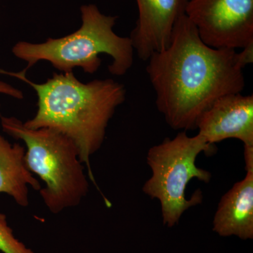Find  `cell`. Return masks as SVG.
<instances>
[{
	"label": "cell",
	"instance_id": "6da1fadb",
	"mask_svg": "<svg viewBox=\"0 0 253 253\" xmlns=\"http://www.w3.org/2000/svg\"><path fill=\"white\" fill-rule=\"evenodd\" d=\"M236 51L205 44L186 14L176 21L166 49L148 59L146 73L156 104L174 130L196 129L200 116L216 100L241 93L246 86Z\"/></svg>",
	"mask_w": 253,
	"mask_h": 253
},
{
	"label": "cell",
	"instance_id": "7a4b0ae2",
	"mask_svg": "<svg viewBox=\"0 0 253 253\" xmlns=\"http://www.w3.org/2000/svg\"><path fill=\"white\" fill-rule=\"evenodd\" d=\"M0 74L17 78L34 89L38 111L24 126L29 129L48 127L63 133L77 146L89 179L94 182L90 158L104 143L106 129L118 106L124 103L126 89L112 79L82 83L73 72L54 73L44 83H36L25 71Z\"/></svg>",
	"mask_w": 253,
	"mask_h": 253
},
{
	"label": "cell",
	"instance_id": "3957f363",
	"mask_svg": "<svg viewBox=\"0 0 253 253\" xmlns=\"http://www.w3.org/2000/svg\"><path fill=\"white\" fill-rule=\"evenodd\" d=\"M82 25L71 34L60 38H49L45 42L35 44L20 41L12 48L13 54L27 62L23 71L41 61H48L62 73L81 68L94 74L101 65L99 55L112 58L109 71L113 76H124L134 63V49L130 38L118 36L113 28L118 16L103 14L95 4L81 6Z\"/></svg>",
	"mask_w": 253,
	"mask_h": 253
},
{
	"label": "cell",
	"instance_id": "277c9868",
	"mask_svg": "<svg viewBox=\"0 0 253 253\" xmlns=\"http://www.w3.org/2000/svg\"><path fill=\"white\" fill-rule=\"evenodd\" d=\"M0 118L2 130L26 144L25 163L44 183L39 192L50 212L59 214L81 204L89 184L75 143L51 128L29 129L18 118Z\"/></svg>",
	"mask_w": 253,
	"mask_h": 253
},
{
	"label": "cell",
	"instance_id": "5b68a950",
	"mask_svg": "<svg viewBox=\"0 0 253 253\" xmlns=\"http://www.w3.org/2000/svg\"><path fill=\"white\" fill-rule=\"evenodd\" d=\"M216 151L215 145L208 144L199 134L189 136L185 131L150 148L146 161L152 175L142 190L151 199L159 201L164 225H176L186 211L202 203L201 190L186 199V186L194 178L205 183L211 181V173L197 167L196 161L201 153L211 156Z\"/></svg>",
	"mask_w": 253,
	"mask_h": 253
},
{
	"label": "cell",
	"instance_id": "8992f818",
	"mask_svg": "<svg viewBox=\"0 0 253 253\" xmlns=\"http://www.w3.org/2000/svg\"><path fill=\"white\" fill-rule=\"evenodd\" d=\"M185 14L211 47L236 50L253 42V0H189Z\"/></svg>",
	"mask_w": 253,
	"mask_h": 253
},
{
	"label": "cell",
	"instance_id": "52a82bcc",
	"mask_svg": "<svg viewBox=\"0 0 253 253\" xmlns=\"http://www.w3.org/2000/svg\"><path fill=\"white\" fill-rule=\"evenodd\" d=\"M196 129L209 144L236 139L253 146V95L221 96L201 114Z\"/></svg>",
	"mask_w": 253,
	"mask_h": 253
},
{
	"label": "cell",
	"instance_id": "ba28073f",
	"mask_svg": "<svg viewBox=\"0 0 253 253\" xmlns=\"http://www.w3.org/2000/svg\"><path fill=\"white\" fill-rule=\"evenodd\" d=\"M189 0H136L138 15L130 38L138 57L147 61L169 45L176 21L185 14Z\"/></svg>",
	"mask_w": 253,
	"mask_h": 253
},
{
	"label": "cell",
	"instance_id": "9c48e42d",
	"mask_svg": "<svg viewBox=\"0 0 253 253\" xmlns=\"http://www.w3.org/2000/svg\"><path fill=\"white\" fill-rule=\"evenodd\" d=\"M212 230L221 237L253 239V172H246L218 204Z\"/></svg>",
	"mask_w": 253,
	"mask_h": 253
},
{
	"label": "cell",
	"instance_id": "30bf717a",
	"mask_svg": "<svg viewBox=\"0 0 253 253\" xmlns=\"http://www.w3.org/2000/svg\"><path fill=\"white\" fill-rule=\"evenodd\" d=\"M25 153L22 145L11 144L0 133V193L9 195L21 207L29 205L28 186L37 191L41 189L26 166Z\"/></svg>",
	"mask_w": 253,
	"mask_h": 253
},
{
	"label": "cell",
	"instance_id": "8fae6325",
	"mask_svg": "<svg viewBox=\"0 0 253 253\" xmlns=\"http://www.w3.org/2000/svg\"><path fill=\"white\" fill-rule=\"evenodd\" d=\"M0 251L3 253H35L18 241L8 224L5 214L0 212Z\"/></svg>",
	"mask_w": 253,
	"mask_h": 253
},
{
	"label": "cell",
	"instance_id": "7c38bea8",
	"mask_svg": "<svg viewBox=\"0 0 253 253\" xmlns=\"http://www.w3.org/2000/svg\"><path fill=\"white\" fill-rule=\"evenodd\" d=\"M236 61L241 69L253 61V42L243 48L242 51L236 52Z\"/></svg>",
	"mask_w": 253,
	"mask_h": 253
},
{
	"label": "cell",
	"instance_id": "4fadbf2b",
	"mask_svg": "<svg viewBox=\"0 0 253 253\" xmlns=\"http://www.w3.org/2000/svg\"><path fill=\"white\" fill-rule=\"evenodd\" d=\"M0 94L7 95L17 99H23L24 97L22 91L11 86V84L1 81H0ZM0 109H1V105H0ZM1 116V111H0V117Z\"/></svg>",
	"mask_w": 253,
	"mask_h": 253
},
{
	"label": "cell",
	"instance_id": "5bb4252c",
	"mask_svg": "<svg viewBox=\"0 0 253 253\" xmlns=\"http://www.w3.org/2000/svg\"><path fill=\"white\" fill-rule=\"evenodd\" d=\"M245 169L246 172H253V146H244Z\"/></svg>",
	"mask_w": 253,
	"mask_h": 253
}]
</instances>
